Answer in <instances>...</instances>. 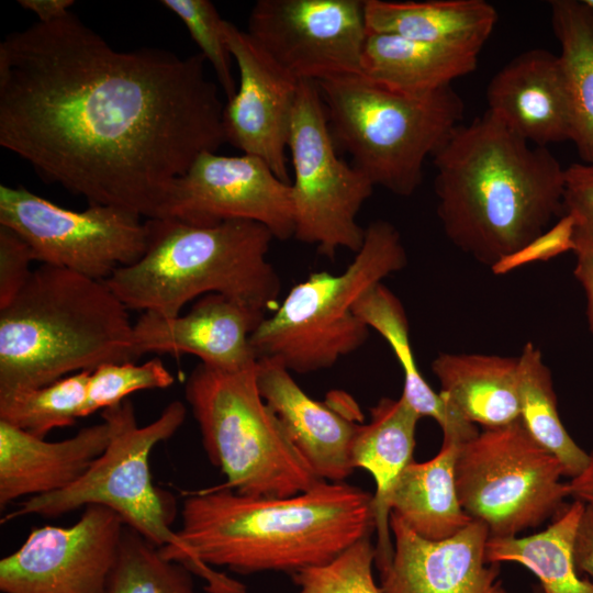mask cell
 <instances>
[{
  "label": "cell",
  "mask_w": 593,
  "mask_h": 593,
  "mask_svg": "<svg viewBox=\"0 0 593 593\" xmlns=\"http://www.w3.org/2000/svg\"><path fill=\"white\" fill-rule=\"evenodd\" d=\"M199 53L118 51L75 13L0 43V146L49 183L161 219L174 181L225 142Z\"/></svg>",
  "instance_id": "1"
},
{
  "label": "cell",
  "mask_w": 593,
  "mask_h": 593,
  "mask_svg": "<svg viewBox=\"0 0 593 593\" xmlns=\"http://www.w3.org/2000/svg\"><path fill=\"white\" fill-rule=\"evenodd\" d=\"M437 213L448 239L491 268L563 213L566 168L489 111L458 125L433 155Z\"/></svg>",
  "instance_id": "2"
},
{
  "label": "cell",
  "mask_w": 593,
  "mask_h": 593,
  "mask_svg": "<svg viewBox=\"0 0 593 593\" xmlns=\"http://www.w3.org/2000/svg\"><path fill=\"white\" fill-rule=\"evenodd\" d=\"M372 496L345 482L321 481L288 497L248 496L220 485L184 499L177 533L210 567L292 575L370 536Z\"/></svg>",
  "instance_id": "3"
},
{
  "label": "cell",
  "mask_w": 593,
  "mask_h": 593,
  "mask_svg": "<svg viewBox=\"0 0 593 593\" xmlns=\"http://www.w3.org/2000/svg\"><path fill=\"white\" fill-rule=\"evenodd\" d=\"M133 325L105 281L41 265L0 309V391L44 387L103 363L134 362Z\"/></svg>",
  "instance_id": "4"
},
{
  "label": "cell",
  "mask_w": 593,
  "mask_h": 593,
  "mask_svg": "<svg viewBox=\"0 0 593 593\" xmlns=\"http://www.w3.org/2000/svg\"><path fill=\"white\" fill-rule=\"evenodd\" d=\"M146 222L145 254L105 280L128 310L175 317L186 303L210 293L264 313L276 303L281 283L268 260L273 236L266 226L243 220Z\"/></svg>",
  "instance_id": "5"
},
{
  "label": "cell",
  "mask_w": 593,
  "mask_h": 593,
  "mask_svg": "<svg viewBox=\"0 0 593 593\" xmlns=\"http://www.w3.org/2000/svg\"><path fill=\"white\" fill-rule=\"evenodd\" d=\"M186 414L184 404L174 401L155 421L139 426L130 400L104 409L101 416L112 429L104 452L75 483L57 492L29 497L4 521L25 515L58 517L87 505H102L158 547L165 558L182 563L203 579L209 593H246L242 582L202 562L171 529L177 513L175 497L152 481V450L177 433Z\"/></svg>",
  "instance_id": "6"
},
{
  "label": "cell",
  "mask_w": 593,
  "mask_h": 593,
  "mask_svg": "<svg viewBox=\"0 0 593 593\" xmlns=\"http://www.w3.org/2000/svg\"><path fill=\"white\" fill-rule=\"evenodd\" d=\"M335 146L376 187L410 197L423 167L462 123L465 103L451 86L409 93L362 74L315 82Z\"/></svg>",
  "instance_id": "7"
},
{
  "label": "cell",
  "mask_w": 593,
  "mask_h": 593,
  "mask_svg": "<svg viewBox=\"0 0 593 593\" xmlns=\"http://www.w3.org/2000/svg\"><path fill=\"white\" fill-rule=\"evenodd\" d=\"M406 262L394 225L382 220L371 222L365 228L361 247L343 272L311 273L262 320L250 336L257 359H276L296 373L333 367L369 337L370 328L354 313L356 301Z\"/></svg>",
  "instance_id": "8"
},
{
  "label": "cell",
  "mask_w": 593,
  "mask_h": 593,
  "mask_svg": "<svg viewBox=\"0 0 593 593\" xmlns=\"http://www.w3.org/2000/svg\"><path fill=\"white\" fill-rule=\"evenodd\" d=\"M253 367L225 371L199 363L186 382V399L223 488L256 497H288L321 480L261 398Z\"/></svg>",
  "instance_id": "9"
},
{
  "label": "cell",
  "mask_w": 593,
  "mask_h": 593,
  "mask_svg": "<svg viewBox=\"0 0 593 593\" xmlns=\"http://www.w3.org/2000/svg\"><path fill=\"white\" fill-rule=\"evenodd\" d=\"M560 461L541 447L522 421L483 428L459 445L456 486L465 512L490 537H510L553 517L570 496Z\"/></svg>",
  "instance_id": "10"
},
{
  "label": "cell",
  "mask_w": 593,
  "mask_h": 593,
  "mask_svg": "<svg viewBox=\"0 0 593 593\" xmlns=\"http://www.w3.org/2000/svg\"><path fill=\"white\" fill-rule=\"evenodd\" d=\"M337 150L317 85L300 81L288 142L293 237L328 258L361 247L365 228L357 216L374 188Z\"/></svg>",
  "instance_id": "11"
},
{
  "label": "cell",
  "mask_w": 593,
  "mask_h": 593,
  "mask_svg": "<svg viewBox=\"0 0 593 593\" xmlns=\"http://www.w3.org/2000/svg\"><path fill=\"white\" fill-rule=\"evenodd\" d=\"M0 225L24 238L41 265L101 281L139 260L148 243L147 222L131 211L100 204L72 211L23 186H0Z\"/></svg>",
  "instance_id": "12"
},
{
  "label": "cell",
  "mask_w": 593,
  "mask_h": 593,
  "mask_svg": "<svg viewBox=\"0 0 593 593\" xmlns=\"http://www.w3.org/2000/svg\"><path fill=\"white\" fill-rule=\"evenodd\" d=\"M246 32L300 81L359 74L365 0H258Z\"/></svg>",
  "instance_id": "13"
},
{
  "label": "cell",
  "mask_w": 593,
  "mask_h": 593,
  "mask_svg": "<svg viewBox=\"0 0 593 593\" xmlns=\"http://www.w3.org/2000/svg\"><path fill=\"white\" fill-rule=\"evenodd\" d=\"M83 508L70 526L33 528L0 560L2 593H105L125 524L105 506Z\"/></svg>",
  "instance_id": "14"
},
{
  "label": "cell",
  "mask_w": 593,
  "mask_h": 593,
  "mask_svg": "<svg viewBox=\"0 0 593 593\" xmlns=\"http://www.w3.org/2000/svg\"><path fill=\"white\" fill-rule=\"evenodd\" d=\"M163 217L195 225L251 221L284 240L294 233L291 183L259 157L206 152L174 181Z\"/></svg>",
  "instance_id": "15"
},
{
  "label": "cell",
  "mask_w": 593,
  "mask_h": 593,
  "mask_svg": "<svg viewBox=\"0 0 593 593\" xmlns=\"http://www.w3.org/2000/svg\"><path fill=\"white\" fill-rule=\"evenodd\" d=\"M223 32L239 78L235 94L223 109L225 142L261 158L281 180L291 183L287 153L300 80L246 31L224 20Z\"/></svg>",
  "instance_id": "16"
},
{
  "label": "cell",
  "mask_w": 593,
  "mask_h": 593,
  "mask_svg": "<svg viewBox=\"0 0 593 593\" xmlns=\"http://www.w3.org/2000/svg\"><path fill=\"white\" fill-rule=\"evenodd\" d=\"M391 560L381 569V593H508L499 563L485 559L488 527L473 519L454 536L428 540L390 514Z\"/></svg>",
  "instance_id": "17"
},
{
  "label": "cell",
  "mask_w": 593,
  "mask_h": 593,
  "mask_svg": "<svg viewBox=\"0 0 593 593\" xmlns=\"http://www.w3.org/2000/svg\"><path fill=\"white\" fill-rule=\"evenodd\" d=\"M265 317L264 312L210 293L183 315L144 312L133 325L134 351L137 359L148 353L191 354L214 369L243 370L258 361L250 336Z\"/></svg>",
  "instance_id": "18"
},
{
  "label": "cell",
  "mask_w": 593,
  "mask_h": 593,
  "mask_svg": "<svg viewBox=\"0 0 593 593\" xmlns=\"http://www.w3.org/2000/svg\"><path fill=\"white\" fill-rule=\"evenodd\" d=\"M488 110L535 146L571 141V104L559 55L545 48L521 53L486 88Z\"/></svg>",
  "instance_id": "19"
},
{
  "label": "cell",
  "mask_w": 593,
  "mask_h": 593,
  "mask_svg": "<svg viewBox=\"0 0 593 593\" xmlns=\"http://www.w3.org/2000/svg\"><path fill=\"white\" fill-rule=\"evenodd\" d=\"M256 378L261 398L315 474L345 482L355 469L353 445L360 424L310 398L276 359H258Z\"/></svg>",
  "instance_id": "20"
},
{
  "label": "cell",
  "mask_w": 593,
  "mask_h": 593,
  "mask_svg": "<svg viewBox=\"0 0 593 593\" xmlns=\"http://www.w3.org/2000/svg\"><path fill=\"white\" fill-rule=\"evenodd\" d=\"M111 426L81 428L60 441H47L0 421V507L23 496L64 490L79 480L110 444Z\"/></svg>",
  "instance_id": "21"
},
{
  "label": "cell",
  "mask_w": 593,
  "mask_h": 593,
  "mask_svg": "<svg viewBox=\"0 0 593 593\" xmlns=\"http://www.w3.org/2000/svg\"><path fill=\"white\" fill-rule=\"evenodd\" d=\"M419 418L402 396L382 398L370 409V421L360 425L353 445L355 469L368 471L376 483L372 508L378 570L392 557L389 497L400 474L413 461Z\"/></svg>",
  "instance_id": "22"
},
{
  "label": "cell",
  "mask_w": 593,
  "mask_h": 593,
  "mask_svg": "<svg viewBox=\"0 0 593 593\" xmlns=\"http://www.w3.org/2000/svg\"><path fill=\"white\" fill-rule=\"evenodd\" d=\"M432 370L440 396L463 419L494 428L519 418L518 356L441 353Z\"/></svg>",
  "instance_id": "23"
},
{
  "label": "cell",
  "mask_w": 593,
  "mask_h": 593,
  "mask_svg": "<svg viewBox=\"0 0 593 593\" xmlns=\"http://www.w3.org/2000/svg\"><path fill=\"white\" fill-rule=\"evenodd\" d=\"M368 32L481 52L497 21L484 0H365Z\"/></svg>",
  "instance_id": "24"
},
{
  "label": "cell",
  "mask_w": 593,
  "mask_h": 593,
  "mask_svg": "<svg viewBox=\"0 0 593 593\" xmlns=\"http://www.w3.org/2000/svg\"><path fill=\"white\" fill-rule=\"evenodd\" d=\"M479 52L368 32L360 74L390 89L432 92L474 71Z\"/></svg>",
  "instance_id": "25"
},
{
  "label": "cell",
  "mask_w": 593,
  "mask_h": 593,
  "mask_svg": "<svg viewBox=\"0 0 593 593\" xmlns=\"http://www.w3.org/2000/svg\"><path fill=\"white\" fill-rule=\"evenodd\" d=\"M459 445L443 441L428 461H411L400 474L389 497L390 514L428 540L449 538L473 519L459 501L455 463Z\"/></svg>",
  "instance_id": "26"
},
{
  "label": "cell",
  "mask_w": 593,
  "mask_h": 593,
  "mask_svg": "<svg viewBox=\"0 0 593 593\" xmlns=\"http://www.w3.org/2000/svg\"><path fill=\"white\" fill-rule=\"evenodd\" d=\"M354 313L388 342L404 374L401 396L421 417L429 416L439 424L443 441L460 445L479 433L477 425L454 413L423 378L414 359L403 305L382 282L360 295Z\"/></svg>",
  "instance_id": "27"
},
{
  "label": "cell",
  "mask_w": 593,
  "mask_h": 593,
  "mask_svg": "<svg viewBox=\"0 0 593 593\" xmlns=\"http://www.w3.org/2000/svg\"><path fill=\"white\" fill-rule=\"evenodd\" d=\"M585 505L566 504L544 530L529 536L489 537V563L514 562L539 580L544 593H593V582L580 578L573 560V542Z\"/></svg>",
  "instance_id": "28"
},
{
  "label": "cell",
  "mask_w": 593,
  "mask_h": 593,
  "mask_svg": "<svg viewBox=\"0 0 593 593\" xmlns=\"http://www.w3.org/2000/svg\"><path fill=\"white\" fill-rule=\"evenodd\" d=\"M550 8L571 104V141L582 163L593 164V11L583 0H555Z\"/></svg>",
  "instance_id": "29"
},
{
  "label": "cell",
  "mask_w": 593,
  "mask_h": 593,
  "mask_svg": "<svg viewBox=\"0 0 593 593\" xmlns=\"http://www.w3.org/2000/svg\"><path fill=\"white\" fill-rule=\"evenodd\" d=\"M519 419L529 435L561 463L564 477L579 475L590 455L569 435L557 407L552 376L541 351L527 343L518 356Z\"/></svg>",
  "instance_id": "30"
},
{
  "label": "cell",
  "mask_w": 593,
  "mask_h": 593,
  "mask_svg": "<svg viewBox=\"0 0 593 593\" xmlns=\"http://www.w3.org/2000/svg\"><path fill=\"white\" fill-rule=\"evenodd\" d=\"M91 370L76 372L51 384L0 391V421L40 438L55 428L88 416Z\"/></svg>",
  "instance_id": "31"
},
{
  "label": "cell",
  "mask_w": 593,
  "mask_h": 593,
  "mask_svg": "<svg viewBox=\"0 0 593 593\" xmlns=\"http://www.w3.org/2000/svg\"><path fill=\"white\" fill-rule=\"evenodd\" d=\"M192 574L125 525L105 593H197Z\"/></svg>",
  "instance_id": "32"
},
{
  "label": "cell",
  "mask_w": 593,
  "mask_h": 593,
  "mask_svg": "<svg viewBox=\"0 0 593 593\" xmlns=\"http://www.w3.org/2000/svg\"><path fill=\"white\" fill-rule=\"evenodd\" d=\"M376 547L366 536L332 561L291 575L295 593H381L373 578Z\"/></svg>",
  "instance_id": "33"
},
{
  "label": "cell",
  "mask_w": 593,
  "mask_h": 593,
  "mask_svg": "<svg viewBox=\"0 0 593 593\" xmlns=\"http://www.w3.org/2000/svg\"><path fill=\"white\" fill-rule=\"evenodd\" d=\"M161 4L174 12L186 25L200 54L213 68L226 99L236 92L237 83L233 77V57L224 32V20L215 5L209 0H163Z\"/></svg>",
  "instance_id": "34"
},
{
  "label": "cell",
  "mask_w": 593,
  "mask_h": 593,
  "mask_svg": "<svg viewBox=\"0 0 593 593\" xmlns=\"http://www.w3.org/2000/svg\"><path fill=\"white\" fill-rule=\"evenodd\" d=\"M174 376L160 359L142 365L133 361L103 363L90 371L88 381V414L120 404L137 391L166 389Z\"/></svg>",
  "instance_id": "35"
},
{
  "label": "cell",
  "mask_w": 593,
  "mask_h": 593,
  "mask_svg": "<svg viewBox=\"0 0 593 593\" xmlns=\"http://www.w3.org/2000/svg\"><path fill=\"white\" fill-rule=\"evenodd\" d=\"M563 214L573 220V253H593V164L566 168Z\"/></svg>",
  "instance_id": "36"
},
{
  "label": "cell",
  "mask_w": 593,
  "mask_h": 593,
  "mask_svg": "<svg viewBox=\"0 0 593 593\" xmlns=\"http://www.w3.org/2000/svg\"><path fill=\"white\" fill-rule=\"evenodd\" d=\"M34 260L27 242L13 230L0 225V309L7 306L26 283Z\"/></svg>",
  "instance_id": "37"
},
{
  "label": "cell",
  "mask_w": 593,
  "mask_h": 593,
  "mask_svg": "<svg viewBox=\"0 0 593 593\" xmlns=\"http://www.w3.org/2000/svg\"><path fill=\"white\" fill-rule=\"evenodd\" d=\"M573 249V220L570 215L563 214L556 224L513 255L496 262L491 269L502 273L521 265L548 260Z\"/></svg>",
  "instance_id": "38"
},
{
  "label": "cell",
  "mask_w": 593,
  "mask_h": 593,
  "mask_svg": "<svg viewBox=\"0 0 593 593\" xmlns=\"http://www.w3.org/2000/svg\"><path fill=\"white\" fill-rule=\"evenodd\" d=\"M573 560L579 573L593 579V514L586 507L575 534Z\"/></svg>",
  "instance_id": "39"
},
{
  "label": "cell",
  "mask_w": 593,
  "mask_h": 593,
  "mask_svg": "<svg viewBox=\"0 0 593 593\" xmlns=\"http://www.w3.org/2000/svg\"><path fill=\"white\" fill-rule=\"evenodd\" d=\"M18 3L33 12L42 23L54 22L66 16L75 4L72 0H19Z\"/></svg>",
  "instance_id": "40"
},
{
  "label": "cell",
  "mask_w": 593,
  "mask_h": 593,
  "mask_svg": "<svg viewBox=\"0 0 593 593\" xmlns=\"http://www.w3.org/2000/svg\"><path fill=\"white\" fill-rule=\"evenodd\" d=\"M574 277L581 283L586 296V317L593 333V253H577Z\"/></svg>",
  "instance_id": "41"
},
{
  "label": "cell",
  "mask_w": 593,
  "mask_h": 593,
  "mask_svg": "<svg viewBox=\"0 0 593 593\" xmlns=\"http://www.w3.org/2000/svg\"><path fill=\"white\" fill-rule=\"evenodd\" d=\"M589 455L590 459L584 470L572 478L568 484L570 496L582 502L593 514V450Z\"/></svg>",
  "instance_id": "42"
},
{
  "label": "cell",
  "mask_w": 593,
  "mask_h": 593,
  "mask_svg": "<svg viewBox=\"0 0 593 593\" xmlns=\"http://www.w3.org/2000/svg\"><path fill=\"white\" fill-rule=\"evenodd\" d=\"M583 1L593 11V0H583Z\"/></svg>",
  "instance_id": "43"
},
{
  "label": "cell",
  "mask_w": 593,
  "mask_h": 593,
  "mask_svg": "<svg viewBox=\"0 0 593 593\" xmlns=\"http://www.w3.org/2000/svg\"><path fill=\"white\" fill-rule=\"evenodd\" d=\"M533 593H544L540 586H535Z\"/></svg>",
  "instance_id": "44"
}]
</instances>
